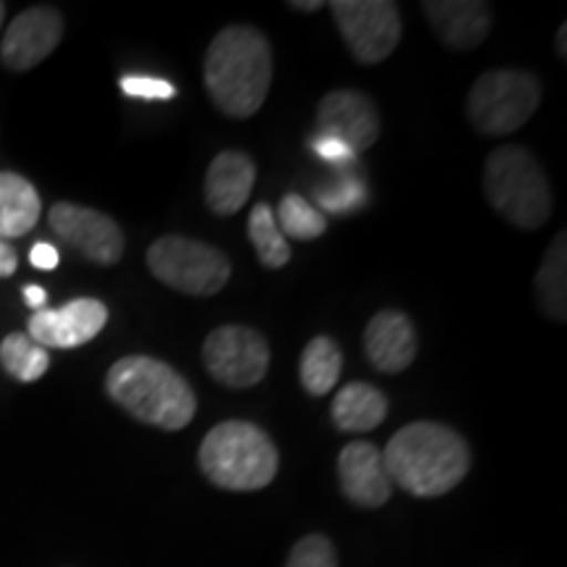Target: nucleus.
I'll use <instances>...</instances> for the list:
<instances>
[{
  "mask_svg": "<svg viewBox=\"0 0 567 567\" xmlns=\"http://www.w3.org/2000/svg\"><path fill=\"white\" fill-rule=\"evenodd\" d=\"M344 45L360 63H381L394 53L402 38V19L386 0H334L329 3Z\"/></svg>",
  "mask_w": 567,
  "mask_h": 567,
  "instance_id": "6e6552de",
  "label": "nucleus"
},
{
  "mask_svg": "<svg viewBox=\"0 0 567 567\" xmlns=\"http://www.w3.org/2000/svg\"><path fill=\"white\" fill-rule=\"evenodd\" d=\"M365 200H368L365 184L354 174L339 176L334 187L318 189V203H321V208L329 213H352L363 208Z\"/></svg>",
  "mask_w": 567,
  "mask_h": 567,
  "instance_id": "393cba45",
  "label": "nucleus"
},
{
  "mask_svg": "<svg viewBox=\"0 0 567 567\" xmlns=\"http://www.w3.org/2000/svg\"><path fill=\"white\" fill-rule=\"evenodd\" d=\"M24 300H27V305H32L34 310H42V308H45V302H48V292L42 287H38V284H27Z\"/></svg>",
  "mask_w": 567,
  "mask_h": 567,
  "instance_id": "7c9ffc66",
  "label": "nucleus"
},
{
  "mask_svg": "<svg viewBox=\"0 0 567 567\" xmlns=\"http://www.w3.org/2000/svg\"><path fill=\"white\" fill-rule=\"evenodd\" d=\"M0 363H3L6 373L13 375V379L30 384V381L42 379L48 368H51V354H48L45 347L32 342L30 334L13 331L0 344Z\"/></svg>",
  "mask_w": 567,
  "mask_h": 567,
  "instance_id": "5701e85b",
  "label": "nucleus"
},
{
  "mask_svg": "<svg viewBox=\"0 0 567 567\" xmlns=\"http://www.w3.org/2000/svg\"><path fill=\"white\" fill-rule=\"evenodd\" d=\"M42 203L38 189L24 176L0 172V237L17 239L40 221Z\"/></svg>",
  "mask_w": 567,
  "mask_h": 567,
  "instance_id": "6ab92c4d",
  "label": "nucleus"
},
{
  "mask_svg": "<svg viewBox=\"0 0 567 567\" xmlns=\"http://www.w3.org/2000/svg\"><path fill=\"white\" fill-rule=\"evenodd\" d=\"M48 221L55 237L74 247L90 264L113 266L122 260L124 231L105 213L74 203H55Z\"/></svg>",
  "mask_w": 567,
  "mask_h": 567,
  "instance_id": "9d476101",
  "label": "nucleus"
},
{
  "mask_svg": "<svg viewBox=\"0 0 567 567\" xmlns=\"http://www.w3.org/2000/svg\"><path fill=\"white\" fill-rule=\"evenodd\" d=\"M389 413V400L381 389L363 381H354L337 392L331 402V423L344 434H365L373 431L375 425L384 423Z\"/></svg>",
  "mask_w": 567,
  "mask_h": 567,
  "instance_id": "a211bd4d",
  "label": "nucleus"
},
{
  "mask_svg": "<svg viewBox=\"0 0 567 567\" xmlns=\"http://www.w3.org/2000/svg\"><path fill=\"white\" fill-rule=\"evenodd\" d=\"M19 268V255L13 250L9 239L0 237V279H9V276L17 274Z\"/></svg>",
  "mask_w": 567,
  "mask_h": 567,
  "instance_id": "c756f323",
  "label": "nucleus"
},
{
  "mask_svg": "<svg viewBox=\"0 0 567 567\" xmlns=\"http://www.w3.org/2000/svg\"><path fill=\"white\" fill-rule=\"evenodd\" d=\"M365 358L375 371L402 373L417 354L415 326L400 310H381L365 326Z\"/></svg>",
  "mask_w": 567,
  "mask_h": 567,
  "instance_id": "2eb2a0df",
  "label": "nucleus"
},
{
  "mask_svg": "<svg viewBox=\"0 0 567 567\" xmlns=\"http://www.w3.org/2000/svg\"><path fill=\"white\" fill-rule=\"evenodd\" d=\"M205 368L218 384L229 389H250L266 379L271 350L264 334L250 326H218L203 344Z\"/></svg>",
  "mask_w": 567,
  "mask_h": 567,
  "instance_id": "1a4fd4ad",
  "label": "nucleus"
},
{
  "mask_svg": "<svg viewBox=\"0 0 567 567\" xmlns=\"http://www.w3.org/2000/svg\"><path fill=\"white\" fill-rule=\"evenodd\" d=\"M342 350L334 339L316 337L310 339L300 358V381L310 396H323L339 384L342 375Z\"/></svg>",
  "mask_w": 567,
  "mask_h": 567,
  "instance_id": "412c9836",
  "label": "nucleus"
},
{
  "mask_svg": "<svg viewBox=\"0 0 567 567\" xmlns=\"http://www.w3.org/2000/svg\"><path fill=\"white\" fill-rule=\"evenodd\" d=\"M274 80L271 45L255 27H226L205 55V87L213 105L231 118H250L264 109Z\"/></svg>",
  "mask_w": 567,
  "mask_h": 567,
  "instance_id": "f03ea898",
  "label": "nucleus"
},
{
  "mask_svg": "<svg viewBox=\"0 0 567 567\" xmlns=\"http://www.w3.org/2000/svg\"><path fill=\"white\" fill-rule=\"evenodd\" d=\"M258 179L255 161L243 151H224L210 161L205 174V203L216 216H234L250 200Z\"/></svg>",
  "mask_w": 567,
  "mask_h": 567,
  "instance_id": "f3484780",
  "label": "nucleus"
},
{
  "mask_svg": "<svg viewBox=\"0 0 567 567\" xmlns=\"http://www.w3.org/2000/svg\"><path fill=\"white\" fill-rule=\"evenodd\" d=\"M147 268L166 287L182 295L210 297L221 292L231 276V264L221 250L197 239L161 237L147 250Z\"/></svg>",
  "mask_w": 567,
  "mask_h": 567,
  "instance_id": "0eeeda50",
  "label": "nucleus"
},
{
  "mask_svg": "<svg viewBox=\"0 0 567 567\" xmlns=\"http://www.w3.org/2000/svg\"><path fill=\"white\" fill-rule=\"evenodd\" d=\"M63 38V17L51 6L21 11L6 30L0 61L11 71H30L55 51Z\"/></svg>",
  "mask_w": 567,
  "mask_h": 567,
  "instance_id": "ddd939ff",
  "label": "nucleus"
},
{
  "mask_svg": "<svg viewBox=\"0 0 567 567\" xmlns=\"http://www.w3.org/2000/svg\"><path fill=\"white\" fill-rule=\"evenodd\" d=\"M310 147H313L318 158H323L326 163H334V166H350V163H354V153L350 147H347L342 140L329 137V134H316V137L310 140Z\"/></svg>",
  "mask_w": 567,
  "mask_h": 567,
  "instance_id": "cd10ccee",
  "label": "nucleus"
},
{
  "mask_svg": "<svg viewBox=\"0 0 567 567\" xmlns=\"http://www.w3.org/2000/svg\"><path fill=\"white\" fill-rule=\"evenodd\" d=\"M542 103V84L520 69H494L481 74L467 92V122L486 137H507L534 116Z\"/></svg>",
  "mask_w": 567,
  "mask_h": 567,
  "instance_id": "423d86ee",
  "label": "nucleus"
},
{
  "mask_svg": "<svg viewBox=\"0 0 567 567\" xmlns=\"http://www.w3.org/2000/svg\"><path fill=\"white\" fill-rule=\"evenodd\" d=\"M318 134L342 140L350 151L365 153L381 134V116L371 97L358 90H334L318 103Z\"/></svg>",
  "mask_w": 567,
  "mask_h": 567,
  "instance_id": "f8f14e48",
  "label": "nucleus"
},
{
  "mask_svg": "<svg viewBox=\"0 0 567 567\" xmlns=\"http://www.w3.org/2000/svg\"><path fill=\"white\" fill-rule=\"evenodd\" d=\"M30 260L34 268H40V271H53V268L59 266V250L48 243H38L32 247Z\"/></svg>",
  "mask_w": 567,
  "mask_h": 567,
  "instance_id": "c85d7f7f",
  "label": "nucleus"
},
{
  "mask_svg": "<svg viewBox=\"0 0 567 567\" xmlns=\"http://www.w3.org/2000/svg\"><path fill=\"white\" fill-rule=\"evenodd\" d=\"M536 300L542 305L544 316L563 323L567 318V234L559 231L555 243L549 245L544 264L538 268Z\"/></svg>",
  "mask_w": 567,
  "mask_h": 567,
  "instance_id": "aec40b11",
  "label": "nucleus"
},
{
  "mask_svg": "<svg viewBox=\"0 0 567 567\" xmlns=\"http://www.w3.org/2000/svg\"><path fill=\"white\" fill-rule=\"evenodd\" d=\"M381 455L392 484L421 499L450 494L471 471V446L465 439L434 421L400 429Z\"/></svg>",
  "mask_w": 567,
  "mask_h": 567,
  "instance_id": "f257e3e1",
  "label": "nucleus"
},
{
  "mask_svg": "<svg viewBox=\"0 0 567 567\" xmlns=\"http://www.w3.org/2000/svg\"><path fill=\"white\" fill-rule=\"evenodd\" d=\"M122 92L126 97H142V101H172L176 87L166 80H155V76L130 74L122 80Z\"/></svg>",
  "mask_w": 567,
  "mask_h": 567,
  "instance_id": "bb28decb",
  "label": "nucleus"
},
{
  "mask_svg": "<svg viewBox=\"0 0 567 567\" xmlns=\"http://www.w3.org/2000/svg\"><path fill=\"white\" fill-rule=\"evenodd\" d=\"M421 9L452 51H473L492 32V9L481 0H434Z\"/></svg>",
  "mask_w": 567,
  "mask_h": 567,
  "instance_id": "dca6fc26",
  "label": "nucleus"
},
{
  "mask_svg": "<svg viewBox=\"0 0 567 567\" xmlns=\"http://www.w3.org/2000/svg\"><path fill=\"white\" fill-rule=\"evenodd\" d=\"M289 6H292V9H297V11H308V13L323 9L321 0H292Z\"/></svg>",
  "mask_w": 567,
  "mask_h": 567,
  "instance_id": "2f4dec72",
  "label": "nucleus"
},
{
  "mask_svg": "<svg viewBox=\"0 0 567 567\" xmlns=\"http://www.w3.org/2000/svg\"><path fill=\"white\" fill-rule=\"evenodd\" d=\"M484 189L496 213L517 229H538L551 216V187L536 155L523 145H502L486 158Z\"/></svg>",
  "mask_w": 567,
  "mask_h": 567,
  "instance_id": "39448f33",
  "label": "nucleus"
},
{
  "mask_svg": "<svg viewBox=\"0 0 567 567\" xmlns=\"http://www.w3.org/2000/svg\"><path fill=\"white\" fill-rule=\"evenodd\" d=\"M247 234H250V243L258 252V260L266 268H284L292 258V250H289L287 237H284L279 224H276L274 208L268 203H258L250 210V218H247Z\"/></svg>",
  "mask_w": 567,
  "mask_h": 567,
  "instance_id": "4be33fe9",
  "label": "nucleus"
},
{
  "mask_svg": "<svg viewBox=\"0 0 567 567\" xmlns=\"http://www.w3.org/2000/svg\"><path fill=\"white\" fill-rule=\"evenodd\" d=\"M109 323V308L101 300H71L59 310L42 308L27 323V334L40 347H55V350H74L95 339Z\"/></svg>",
  "mask_w": 567,
  "mask_h": 567,
  "instance_id": "9b49d317",
  "label": "nucleus"
},
{
  "mask_svg": "<svg viewBox=\"0 0 567 567\" xmlns=\"http://www.w3.org/2000/svg\"><path fill=\"white\" fill-rule=\"evenodd\" d=\"M339 484L352 505L381 507L392 496V478L384 455L371 442H350L339 452Z\"/></svg>",
  "mask_w": 567,
  "mask_h": 567,
  "instance_id": "4468645a",
  "label": "nucleus"
},
{
  "mask_svg": "<svg viewBox=\"0 0 567 567\" xmlns=\"http://www.w3.org/2000/svg\"><path fill=\"white\" fill-rule=\"evenodd\" d=\"M274 216L284 237L292 239H318L329 229V221L300 195H284Z\"/></svg>",
  "mask_w": 567,
  "mask_h": 567,
  "instance_id": "b1692460",
  "label": "nucleus"
},
{
  "mask_svg": "<svg viewBox=\"0 0 567 567\" xmlns=\"http://www.w3.org/2000/svg\"><path fill=\"white\" fill-rule=\"evenodd\" d=\"M284 567H339L337 549L323 534H310L295 544Z\"/></svg>",
  "mask_w": 567,
  "mask_h": 567,
  "instance_id": "a878e982",
  "label": "nucleus"
},
{
  "mask_svg": "<svg viewBox=\"0 0 567 567\" xmlns=\"http://www.w3.org/2000/svg\"><path fill=\"white\" fill-rule=\"evenodd\" d=\"M105 392L140 423L163 431L184 429L197 413L193 386L172 365L147 354L116 360L105 375Z\"/></svg>",
  "mask_w": 567,
  "mask_h": 567,
  "instance_id": "7ed1b4c3",
  "label": "nucleus"
},
{
  "mask_svg": "<svg viewBox=\"0 0 567 567\" xmlns=\"http://www.w3.org/2000/svg\"><path fill=\"white\" fill-rule=\"evenodd\" d=\"M197 463L210 484L226 492H258L279 473V450L264 429L247 421L213 425L203 439Z\"/></svg>",
  "mask_w": 567,
  "mask_h": 567,
  "instance_id": "20e7f679",
  "label": "nucleus"
},
{
  "mask_svg": "<svg viewBox=\"0 0 567 567\" xmlns=\"http://www.w3.org/2000/svg\"><path fill=\"white\" fill-rule=\"evenodd\" d=\"M557 48H559V59L567 61V24L559 27V32H557Z\"/></svg>",
  "mask_w": 567,
  "mask_h": 567,
  "instance_id": "473e14b6",
  "label": "nucleus"
},
{
  "mask_svg": "<svg viewBox=\"0 0 567 567\" xmlns=\"http://www.w3.org/2000/svg\"><path fill=\"white\" fill-rule=\"evenodd\" d=\"M3 19H6V6L0 3V27H3Z\"/></svg>",
  "mask_w": 567,
  "mask_h": 567,
  "instance_id": "72a5a7b5",
  "label": "nucleus"
}]
</instances>
